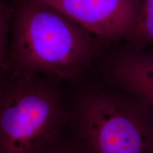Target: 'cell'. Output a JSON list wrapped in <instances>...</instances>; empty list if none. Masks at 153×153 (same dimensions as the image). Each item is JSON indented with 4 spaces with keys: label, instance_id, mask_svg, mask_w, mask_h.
<instances>
[{
    "label": "cell",
    "instance_id": "obj_1",
    "mask_svg": "<svg viewBox=\"0 0 153 153\" xmlns=\"http://www.w3.org/2000/svg\"><path fill=\"white\" fill-rule=\"evenodd\" d=\"M10 70L52 78L82 75L103 43L40 0H14Z\"/></svg>",
    "mask_w": 153,
    "mask_h": 153
},
{
    "label": "cell",
    "instance_id": "obj_2",
    "mask_svg": "<svg viewBox=\"0 0 153 153\" xmlns=\"http://www.w3.org/2000/svg\"><path fill=\"white\" fill-rule=\"evenodd\" d=\"M70 107L49 76H0V153H39L65 133Z\"/></svg>",
    "mask_w": 153,
    "mask_h": 153
},
{
    "label": "cell",
    "instance_id": "obj_3",
    "mask_svg": "<svg viewBox=\"0 0 153 153\" xmlns=\"http://www.w3.org/2000/svg\"><path fill=\"white\" fill-rule=\"evenodd\" d=\"M69 125L85 153H153L152 109L111 86L80 91L70 107Z\"/></svg>",
    "mask_w": 153,
    "mask_h": 153
},
{
    "label": "cell",
    "instance_id": "obj_4",
    "mask_svg": "<svg viewBox=\"0 0 153 153\" xmlns=\"http://www.w3.org/2000/svg\"><path fill=\"white\" fill-rule=\"evenodd\" d=\"M40 1L58 9L103 43L131 41L143 9V0Z\"/></svg>",
    "mask_w": 153,
    "mask_h": 153
},
{
    "label": "cell",
    "instance_id": "obj_5",
    "mask_svg": "<svg viewBox=\"0 0 153 153\" xmlns=\"http://www.w3.org/2000/svg\"><path fill=\"white\" fill-rule=\"evenodd\" d=\"M103 74L111 87L139 97L153 111V49L128 43L108 55Z\"/></svg>",
    "mask_w": 153,
    "mask_h": 153
},
{
    "label": "cell",
    "instance_id": "obj_6",
    "mask_svg": "<svg viewBox=\"0 0 153 153\" xmlns=\"http://www.w3.org/2000/svg\"><path fill=\"white\" fill-rule=\"evenodd\" d=\"M12 4L0 0V76L10 70V41Z\"/></svg>",
    "mask_w": 153,
    "mask_h": 153
},
{
    "label": "cell",
    "instance_id": "obj_7",
    "mask_svg": "<svg viewBox=\"0 0 153 153\" xmlns=\"http://www.w3.org/2000/svg\"><path fill=\"white\" fill-rule=\"evenodd\" d=\"M128 43L153 45V0H143V14L137 29Z\"/></svg>",
    "mask_w": 153,
    "mask_h": 153
},
{
    "label": "cell",
    "instance_id": "obj_8",
    "mask_svg": "<svg viewBox=\"0 0 153 153\" xmlns=\"http://www.w3.org/2000/svg\"><path fill=\"white\" fill-rule=\"evenodd\" d=\"M39 153H85V152L73 135L67 137L64 133Z\"/></svg>",
    "mask_w": 153,
    "mask_h": 153
}]
</instances>
